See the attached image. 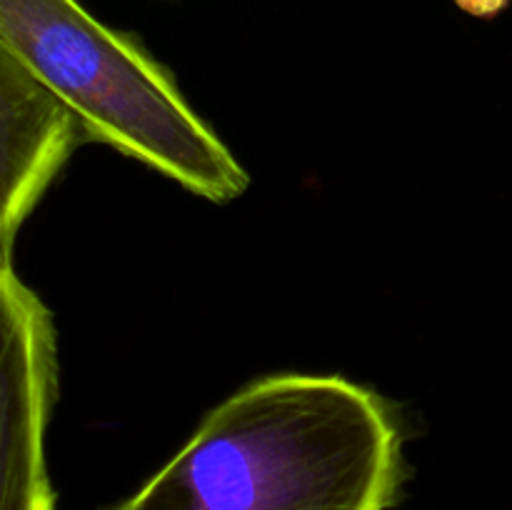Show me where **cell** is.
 Here are the masks:
<instances>
[{"instance_id":"obj_1","label":"cell","mask_w":512,"mask_h":510,"mask_svg":"<svg viewBox=\"0 0 512 510\" xmlns=\"http://www.w3.org/2000/svg\"><path fill=\"white\" fill-rule=\"evenodd\" d=\"M405 483L393 408L340 375L280 373L210 410L110 510H390Z\"/></svg>"},{"instance_id":"obj_2","label":"cell","mask_w":512,"mask_h":510,"mask_svg":"<svg viewBox=\"0 0 512 510\" xmlns=\"http://www.w3.org/2000/svg\"><path fill=\"white\" fill-rule=\"evenodd\" d=\"M0 38L73 110L85 140L213 203L245 193L243 165L135 35L103 25L78 0H0Z\"/></svg>"},{"instance_id":"obj_3","label":"cell","mask_w":512,"mask_h":510,"mask_svg":"<svg viewBox=\"0 0 512 510\" xmlns=\"http://www.w3.org/2000/svg\"><path fill=\"white\" fill-rule=\"evenodd\" d=\"M58 395L53 315L0 268V510H55L45 435Z\"/></svg>"},{"instance_id":"obj_4","label":"cell","mask_w":512,"mask_h":510,"mask_svg":"<svg viewBox=\"0 0 512 510\" xmlns=\"http://www.w3.org/2000/svg\"><path fill=\"white\" fill-rule=\"evenodd\" d=\"M85 140L73 110L0 38V268L20 228Z\"/></svg>"},{"instance_id":"obj_5","label":"cell","mask_w":512,"mask_h":510,"mask_svg":"<svg viewBox=\"0 0 512 510\" xmlns=\"http://www.w3.org/2000/svg\"><path fill=\"white\" fill-rule=\"evenodd\" d=\"M508 3L510 0H455V5L460 10H465L468 15H475V18H493Z\"/></svg>"}]
</instances>
